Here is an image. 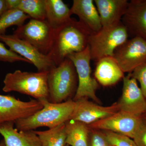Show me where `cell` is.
<instances>
[{"label": "cell", "mask_w": 146, "mask_h": 146, "mask_svg": "<svg viewBox=\"0 0 146 146\" xmlns=\"http://www.w3.org/2000/svg\"><path fill=\"white\" fill-rule=\"evenodd\" d=\"M0 146H7L6 145L5 143V141H4L3 139L1 140L0 142Z\"/></svg>", "instance_id": "4dcf8cb0"}, {"label": "cell", "mask_w": 146, "mask_h": 146, "mask_svg": "<svg viewBox=\"0 0 146 146\" xmlns=\"http://www.w3.org/2000/svg\"><path fill=\"white\" fill-rule=\"evenodd\" d=\"M48 101L60 103L74 98L78 86V78L72 61L67 58L48 72Z\"/></svg>", "instance_id": "3957f363"}, {"label": "cell", "mask_w": 146, "mask_h": 146, "mask_svg": "<svg viewBox=\"0 0 146 146\" xmlns=\"http://www.w3.org/2000/svg\"><path fill=\"white\" fill-rule=\"evenodd\" d=\"M68 58L74 63L78 78V86L73 100L75 101L82 98H86L100 104V101L96 94L99 87L98 82L91 75V60L88 46L81 52L70 55Z\"/></svg>", "instance_id": "8992f818"}, {"label": "cell", "mask_w": 146, "mask_h": 146, "mask_svg": "<svg viewBox=\"0 0 146 146\" xmlns=\"http://www.w3.org/2000/svg\"><path fill=\"white\" fill-rule=\"evenodd\" d=\"M71 10L72 14L78 16L79 21L91 35L102 28L99 13L93 0H74Z\"/></svg>", "instance_id": "2e32d148"}, {"label": "cell", "mask_w": 146, "mask_h": 146, "mask_svg": "<svg viewBox=\"0 0 146 146\" xmlns=\"http://www.w3.org/2000/svg\"><path fill=\"white\" fill-rule=\"evenodd\" d=\"M130 74L132 77L140 83V88L146 98V60Z\"/></svg>", "instance_id": "484cf974"}, {"label": "cell", "mask_w": 146, "mask_h": 146, "mask_svg": "<svg viewBox=\"0 0 146 146\" xmlns=\"http://www.w3.org/2000/svg\"><path fill=\"white\" fill-rule=\"evenodd\" d=\"M0 61L13 63L23 62L31 64L29 60L17 54L10 49H7L2 43L0 42Z\"/></svg>", "instance_id": "cb8c5ba5"}, {"label": "cell", "mask_w": 146, "mask_h": 146, "mask_svg": "<svg viewBox=\"0 0 146 146\" xmlns=\"http://www.w3.org/2000/svg\"><path fill=\"white\" fill-rule=\"evenodd\" d=\"M14 125L8 122L0 125V134L7 146H42L34 130L18 131Z\"/></svg>", "instance_id": "e0dca14e"}, {"label": "cell", "mask_w": 146, "mask_h": 146, "mask_svg": "<svg viewBox=\"0 0 146 146\" xmlns=\"http://www.w3.org/2000/svg\"><path fill=\"white\" fill-rule=\"evenodd\" d=\"M143 120V117L119 110L88 126L92 129L110 131L133 139Z\"/></svg>", "instance_id": "9c48e42d"}, {"label": "cell", "mask_w": 146, "mask_h": 146, "mask_svg": "<svg viewBox=\"0 0 146 146\" xmlns=\"http://www.w3.org/2000/svg\"><path fill=\"white\" fill-rule=\"evenodd\" d=\"M104 133L112 146H137L133 139L127 136L109 131H105Z\"/></svg>", "instance_id": "d4e9b609"}, {"label": "cell", "mask_w": 146, "mask_h": 146, "mask_svg": "<svg viewBox=\"0 0 146 146\" xmlns=\"http://www.w3.org/2000/svg\"><path fill=\"white\" fill-rule=\"evenodd\" d=\"M66 146H69L68 145H66Z\"/></svg>", "instance_id": "d6a6232c"}, {"label": "cell", "mask_w": 146, "mask_h": 146, "mask_svg": "<svg viewBox=\"0 0 146 146\" xmlns=\"http://www.w3.org/2000/svg\"><path fill=\"white\" fill-rule=\"evenodd\" d=\"M143 117V118L144 119H146V111L145 112V114H144V115H143V117Z\"/></svg>", "instance_id": "1f68e13d"}, {"label": "cell", "mask_w": 146, "mask_h": 146, "mask_svg": "<svg viewBox=\"0 0 146 146\" xmlns=\"http://www.w3.org/2000/svg\"><path fill=\"white\" fill-rule=\"evenodd\" d=\"M133 140L137 146H146V119L143 118Z\"/></svg>", "instance_id": "83f0119b"}, {"label": "cell", "mask_w": 146, "mask_h": 146, "mask_svg": "<svg viewBox=\"0 0 146 146\" xmlns=\"http://www.w3.org/2000/svg\"><path fill=\"white\" fill-rule=\"evenodd\" d=\"M39 101L43 108L30 117L16 121L17 130H34L43 127L51 129L70 120L75 105L73 100L60 103H53L48 100Z\"/></svg>", "instance_id": "7a4b0ae2"}, {"label": "cell", "mask_w": 146, "mask_h": 146, "mask_svg": "<svg viewBox=\"0 0 146 146\" xmlns=\"http://www.w3.org/2000/svg\"><path fill=\"white\" fill-rule=\"evenodd\" d=\"M18 9L28 15L31 19L46 20L45 0H21Z\"/></svg>", "instance_id": "7402d4cb"}, {"label": "cell", "mask_w": 146, "mask_h": 146, "mask_svg": "<svg viewBox=\"0 0 146 146\" xmlns=\"http://www.w3.org/2000/svg\"><path fill=\"white\" fill-rule=\"evenodd\" d=\"M7 10L5 0H0V17Z\"/></svg>", "instance_id": "f546056e"}, {"label": "cell", "mask_w": 146, "mask_h": 146, "mask_svg": "<svg viewBox=\"0 0 146 146\" xmlns=\"http://www.w3.org/2000/svg\"><path fill=\"white\" fill-rule=\"evenodd\" d=\"M0 41L7 45L11 50L29 60L37 68L38 72H48L56 66L48 56L41 53L28 42L13 34L0 35Z\"/></svg>", "instance_id": "30bf717a"}, {"label": "cell", "mask_w": 146, "mask_h": 146, "mask_svg": "<svg viewBox=\"0 0 146 146\" xmlns=\"http://www.w3.org/2000/svg\"><path fill=\"white\" fill-rule=\"evenodd\" d=\"M43 108L38 100L23 102L12 96L0 95V125L28 117Z\"/></svg>", "instance_id": "8fae6325"}, {"label": "cell", "mask_w": 146, "mask_h": 146, "mask_svg": "<svg viewBox=\"0 0 146 146\" xmlns=\"http://www.w3.org/2000/svg\"><path fill=\"white\" fill-rule=\"evenodd\" d=\"M89 146H113L110 143L104 132L92 129L90 131Z\"/></svg>", "instance_id": "4316f807"}, {"label": "cell", "mask_w": 146, "mask_h": 146, "mask_svg": "<svg viewBox=\"0 0 146 146\" xmlns=\"http://www.w3.org/2000/svg\"><path fill=\"white\" fill-rule=\"evenodd\" d=\"M54 32L46 20L31 19L27 23L17 27L13 35L48 55L52 46Z\"/></svg>", "instance_id": "52a82bcc"}, {"label": "cell", "mask_w": 146, "mask_h": 146, "mask_svg": "<svg viewBox=\"0 0 146 146\" xmlns=\"http://www.w3.org/2000/svg\"><path fill=\"white\" fill-rule=\"evenodd\" d=\"M29 16L18 9H11L6 11L0 17V35L5 34V32L12 26H21Z\"/></svg>", "instance_id": "603a6c76"}, {"label": "cell", "mask_w": 146, "mask_h": 146, "mask_svg": "<svg viewBox=\"0 0 146 146\" xmlns=\"http://www.w3.org/2000/svg\"><path fill=\"white\" fill-rule=\"evenodd\" d=\"M121 22L131 38L141 37L146 40V0H131Z\"/></svg>", "instance_id": "5bb4252c"}, {"label": "cell", "mask_w": 146, "mask_h": 146, "mask_svg": "<svg viewBox=\"0 0 146 146\" xmlns=\"http://www.w3.org/2000/svg\"><path fill=\"white\" fill-rule=\"evenodd\" d=\"M48 72H23L17 70L6 75L3 91H15L34 98L35 100H48Z\"/></svg>", "instance_id": "277c9868"}, {"label": "cell", "mask_w": 146, "mask_h": 146, "mask_svg": "<svg viewBox=\"0 0 146 146\" xmlns=\"http://www.w3.org/2000/svg\"><path fill=\"white\" fill-rule=\"evenodd\" d=\"M74 102V109L70 120L80 122L88 125L120 110L117 103L110 106H103L86 98H82Z\"/></svg>", "instance_id": "4fadbf2b"}, {"label": "cell", "mask_w": 146, "mask_h": 146, "mask_svg": "<svg viewBox=\"0 0 146 146\" xmlns=\"http://www.w3.org/2000/svg\"><path fill=\"white\" fill-rule=\"evenodd\" d=\"M117 103L120 111L138 117H143L146 112V98L130 73L123 78L122 94Z\"/></svg>", "instance_id": "7c38bea8"}, {"label": "cell", "mask_w": 146, "mask_h": 146, "mask_svg": "<svg viewBox=\"0 0 146 146\" xmlns=\"http://www.w3.org/2000/svg\"><path fill=\"white\" fill-rule=\"evenodd\" d=\"M66 143L69 146H89L91 129L88 125L77 121L69 120L65 123Z\"/></svg>", "instance_id": "ffe728a7"}, {"label": "cell", "mask_w": 146, "mask_h": 146, "mask_svg": "<svg viewBox=\"0 0 146 146\" xmlns=\"http://www.w3.org/2000/svg\"><path fill=\"white\" fill-rule=\"evenodd\" d=\"M42 146H66L65 123L46 131H35Z\"/></svg>", "instance_id": "44dd1931"}, {"label": "cell", "mask_w": 146, "mask_h": 146, "mask_svg": "<svg viewBox=\"0 0 146 146\" xmlns=\"http://www.w3.org/2000/svg\"><path fill=\"white\" fill-rule=\"evenodd\" d=\"M102 28L117 25L121 22L128 5L127 0H94Z\"/></svg>", "instance_id": "9a60e30c"}, {"label": "cell", "mask_w": 146, "mask_h": 146, "mask_svg": "<svg viewBox=\"0 0 146 146\" xmlns=\"http://www.w3.org/2000/svg\"><path fill=\"white\" fill-rule=\"evenodd\" d=\"M90 35L80 21L71 18L54 31L52 46L48 55L57 66L70 55L84 50L88 46Z\"/></svg>", "instance_id": "6da1fadb"}, {"label": "cell", "mask_w": 146, "mask_h": 146, "mask_svg": "<svg viewBox=\"0 0 146 146\" xmlns=\"http://www.w3.org/2000/svg\"><path fill=\"white\" fill-rule=\"evenodd\" d=\"M128 34L122 22L117 25L102 28L90 35L88 46L91 60L97 62L103 58L113 57L115 50L128 39Z\"/></svg>", "instance_id": "5b68a950"}, {"label": "cell", "mask_w": 146, "mask_h": 146, "mask_svg": "<svg viewBox=\"0 0 146 146\" xmlns=\"http://www.w3.org/2000/svg\"><path fill=\"white\" fill-rule=\"evenodd\" d=\"M21 0H5L7 10L18 9Z\"/></svg>", "instance_id": "f1b7e54d"}, {"label": "cell", "mask_w": 146, "mask_h": 146, "mask_svg": "<svg viewBox=\"0 0 146 146\" xmlns=\"http://www.w3.org/2000/svg\"><path fill=\"white\" fill-rule=\"evenodd\" d=\"M124 73L113 57L103 58L96 62L95 79L104 86H112L124 77Z\"/></svg>", "instance_id": "ac0fdd59"}, {"label": "cell", "mask_w": 146, "mask_h": 146, "mask_svg": "<svg viewBox=\"0 0 146 146\" xmlns=\"http://www.w3.org/2000/svg\"><path fill=\"white\" fill-rule=\"evenodd\" d=\"M113 57L124 73L132 72L146 60V40L138 37L128 39L115 50Z\"/></svg>", "instance_id": "ba28073f"}, {"label": "cell", "mask_w": 146, "mask_h": 146, "mask_svg": "<svg viewBox=\"0 0 146 146\" xmlns=\"http://www.w3.org/2000/svg\"><path fill=\"white\" fill-rule=\"evenodd\" d=\"M46 21L55 31L71 20V8L62 0H45Z\"/></svg>", "instance_id": "d6986e66"}]
</instances>
